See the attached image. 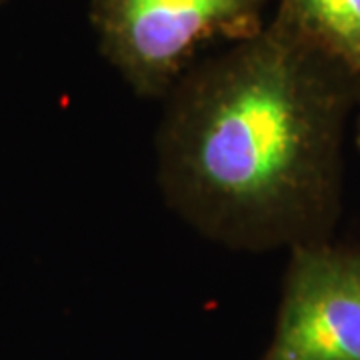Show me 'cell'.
Returning <instances> with one entry per match:
<instances>
[{
	"instance_id": "5b68a950",
	"label": "cell",
	"mask_w": 360,
	"mask_h": 360,
	"mask_svg": "<svg viewBox=\"0 0 360 360\" xmlns=\"http://www.w3.org/2000/svg\"><path fill=\"white\" fill-rule=\"evenodd\" d=\"M359 144H360V120H359Z\"/></svg>"
},
{
	"instance_id": "7a4b0ae2",
	"label": "cell",
	"mask_w": 360,
	"mask_h": 360,
	"mask_svg": "<svg viewBox=\"0 0 360 360\" xmlns=\"http://www.w3.org/2000/svg\"><path fill=\"white\" fill-rule=\"evenodd\" d=\"M274 0H90L98 51L132 92L165 98L214 42H243Z\"/></svg>"
},
{
	"instance_id": "8992f818",
	"label": "cell",
	"mask_w": 360,
	"mask_h": 360,
	"mask_svg": "<svg viewBox=\"0 0 360 360\" xmlns=\"http://www.w3.org/2000/svg\"><path fill=\"white\" fill-rule=\"evenodd\" d=\"M0 2H4V0H0Z\"/></svg>"
},
{
	"instance_id": "6da1fadb",
	"label": "cell",
	"mask_w": 360,
	"mask_h": 360,
	"mask_svg": "<svg viewBox=\"0 0 360 360\" xmlns=\"http://www.w3.org/2000/svg\"><path fill=\"white\" fill-rule=\"evenodd\" d=\"M360 82L272 16L165 96L156 176L170 210L245 252L326 240Z\"/></svg>"
},
{
	"instance_id": "277c9868",
	"label": "cell",
	"mask_w": 360,
	"mask_h": 360,
	"mask_svg": "<svg viewBox=\"0 0 360 360\" xmlns=\"http://www.w3.org/2000/svg\"><path fill=\"white\" fill-rule=\"evenodd\" d=\"M274 16L360 82V0H274Z\"/></svg>"
},
{
	"instance_id": "3957f363",
	"label": "cell",
	"mask_w": 360,
	"mask_h": 360,
	"mask_svg": "<svg viewBox=\"0 0 360 360\" xmlns=\"http://www.w3.org/2000/svg\"><path fill=\"white\" fill-rule=\"evenodd\" d=\"M260 360H360V248L328 238L290 248Z\"/></svg>"
}]
</instances>
